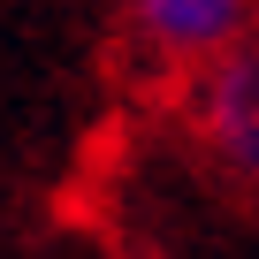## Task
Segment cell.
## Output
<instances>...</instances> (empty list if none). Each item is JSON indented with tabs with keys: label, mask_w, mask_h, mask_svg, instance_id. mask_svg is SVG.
Masks as SVG:
<instances>
[{
	"label": "cell",
	"mask_w": 259,
	"mask_h": 259,
	"mask_svg": "<svg viewBox=\"0 0 259 259\" xmlns=\"http://www.w3.org/2000/svg\"><path fill=\"white\" fill-rule=\"evenodd\" d=\"M176 99H183L191 145H198L236 191L259 198V31H251L213 76H198V84L176 92Z\"/></svg>",
	"instance_id": "7a4b0ae2"
},
{
	"label": "cell",
	"mask_w": 259,
	"mask_h": 259,
	"mask_svg": "<svg viewBox=\"0 0 259 259\" xmlns=\"http://www.w3.org/2000/svg\"><path fill=\"white\" fill-rule=\"evenodd\" d=\"M259 31V0H114V38L130 69L191 92Z\"/></svg>",
	"instance_id": "6da1fadb"
}]
</instances>
